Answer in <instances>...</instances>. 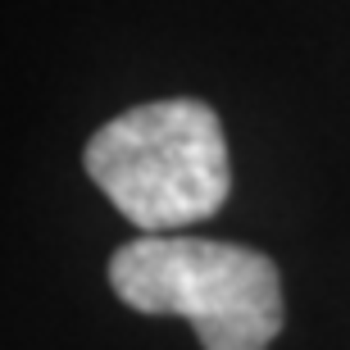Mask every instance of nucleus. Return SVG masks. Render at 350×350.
Wrapping results in <instances>:
<instances>
[{"mask_svg":"<svg viewBox=\"0 0 350 350\" xmlns=\"http://www.w3.org/2000/svg\"><path fill=\"white\" fill-rule=\"evenodd\" d=\"M114 296L137 314H178L200 350H269L286 323L282 278L264 250L146 232L109 260Z\"/></svg>","mask_w":350,"mask_h":350,"instance_id":"2","label":"nucleus"},{"mask_svg":"<svg viewBox=\"0 0 350 350\" xmlns=\"http://www.w3.org/2000/svg\"><path fill=\"white\" fill-rule=\"evenodd\" d=\"M82 164L109 205L142 232H178L214 219L232 187L223 123L191 96L150 100L109 118L91 132Z\"/></svg>","mask_w":350,"mask_h":350,"instance_id":"1","label":"nucleus"}]
</instances>
